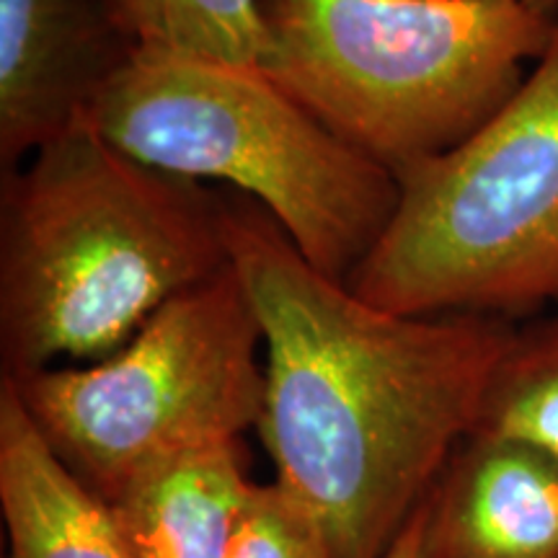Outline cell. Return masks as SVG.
<instances>
[{"label": "cell", "mask_w": 558, "mask_h": 558, "mask_svg": "<svg viewBox=\"0 0 558 558\" xmlns=\"http://www.w3.org/2000/svg\"><path fill=\"white\" fill-rule=\"evenodd\" d=\"M137 50L114 0H0V173L86 120Z\"/></svg>", "instance_id": "7"}, {"label": "cell", "mask_w": 558, "mask_h": 558, "mask_svg": "<svg viewBox=\"0 0 558 558\" xmlns=\"http://www.w3.org/2000/svg\"><path fill=\"white\" fill-rule=\"evenodd\" d=\"M109 143L259 202L320 275L349 282L386 233L399 181L259 68L140 47L90 107Z\"/></svg>", "instance_id": "4"}, {"label": "cell", "mask_w": 558, "mask_h": 558, "mask_svg": "<svg viewBox=\"0 0 558 558\" xmlns=\"http://www.w3.org/2000/svg\"><path fill=\"white\" fill-rule=\"evenodd\" d=\"M383 558H424L422 541H418V527H416L414 518L409 520V525L401 533V538L393 543V548H390Z\"/></svg>", "instance_id": "14"}, {"label": "cell", "mask_w": 558, "mask_h": 558, "mask_svg": "<svg viewBox=\"0 0 558 558\" xmlns=\"http://www.w3.org/2000/svg\"><path fill=\"white\" fill-rule=\"evenodd\" d=\"M230 267L226 192L75 124L0 173V375L107 360Z\"/></svg>", "instance_id": "2"}, {"label": "cell", "mask_w": 558, "mask_h": 558, "mask_svg": "<svg viewBox=\"0 0 558 558\" xmlns=\"http://www.w3.org/2000/svg\"><path fill=\"white\" fill-rule=\"evenodd\" d=\"M226 233L267 347L256 432L275 481L311 509L333 558H383L476 429L518 324L375 308L239 192H226Z\"/></svg>", "instance_id": "1"}, {"label": "cell", "mask_w": 558, "mask_h": 558, "mask_svg": "<svg viewBox=\"0 0 558 558\" xmlns=\"http://www.w3.org/2000/svg\"><path fill=\"white\" fill-rule=\"evenodd\" d=\"M522 5H527L530 11H535V13H541L543 19H548V21H558V0H520Z\"/></svg>", "instance_id": "15"}, {"label": "cell", "mask_w": 558, "mask_h": 558, "mask_svg": "<svg viewBox=\"0 0 558 558\" xmlns=\"http://www.w3.org/2000/svg\"><path fill=\"white\" fill-rule=\"evenodd\" d=\"M0 512L5 558H132L109 501L41 439L11 380L0 378Z\"/></svg>", "instance_id": "9"}, {"label": "cell", "mask_w": 558, "mask_h": 558, "mask_svg": "<svg viewBox=\"0 0 558 558\" xmlns=\"http://www.w3.org/2000/svg\"><path fill=\"white\" fill-rule=\"evenodd\" d=\"M259 21L262 73L393 177L492 120L556 29L520 0H259Z\"/></svg>", "instance_id": "3"}, {"label": "cell", "mask_w": 558, "mask_h": 558, "mask_svg": "<svg viewBox=\"0 0 558 558\" xmlns=\"http://www.w3.org/2000/svg\"><path fill=\"white\" fill-rule=\"evenodd\" d=\"M243 439L153 465L109 501L132 558H226L254 492Z\"/></svg>", "instance_id": "10"}, {"label": "cell", "mask_w": 558, "mask_h": 558, "mask_svg": "<svg viewBox=\"0 0 558 558\" xmlns=\"http://www.w3.org/2000/svg\"><path fill=\"white\" fill-rule=\"evenodd\" d=\"M226 558H333L324 527L277 481L256 484Z\"/></svg>", "instance_id": "13"}, {"label": "cell", "mask_w": 558, "mask_h": 558, "mask_svg": "<svg viewBox=\"0 0 558 558\" xmlns=\"http://www.w3.org/2000/svg\"><path fill=\"white\" fill-rule=\"evenodd\" d=\"M140 47L259 68V0H114Z\"/></svg>", "instance_id": "12"}, {"label": "cell", "mask_w": 558, "mask_h": 558, "mask_svg": "<svg viewBox=\"0 0 558 558\" xmlns=\"http://www.w3.org/2000/svg\"><path fill=\"white\" fill-rule=\"evenodd\" d=\"M396 181L393 218L347 282L354 295L422 318L558 305V21L492 120Z\"/></svg>", "instance_id": "5"}, {"label": "cell", "mask_w": 558, "mask_h": 558, "mask_svg": "<svg viewBox=\"0 0 558 558\" xmlns=\"http://www.w3.org/2000/svg\"><path fill=\"white\" fill-rule=\"evenodd\" d=\"M473 435L533 445L558 460V311L514 326L488 375Z\"/></svg>", "instance_id": "11"}, {"label": "cell", "mask_w": 558, "mask_h": 558, "mask_svg": "<svg viewBox=\"0 0 558 558\" xmlns=\"http://www.w3.org/2000/svg\"><path fill=\"white\" fill-rule=\"evenodd\" d=\"M262 344L259 316L230 267L166 303L107 360L0 378L54 456L111 501L163 460L256 429Z\"/></svg>", "instance_id": "6"}, {"label": "cell", "mask_w": 558, "mask_h": 558, "mask_svg": "<svg viewBox=\"0 0 558 558\" xmlns=\"http://www.w3.org/2000/svg\"><path fill=\"white\" fill-rule=\"evenodd\" d=\"M414 520L424 558H558V460L469 435Z\"/></svg>", "instance_id": "8"}]
</instances>
